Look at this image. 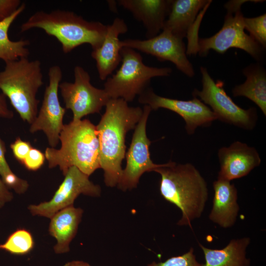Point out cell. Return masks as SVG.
I'll use <instances>...</instances> for the list:
<instances>
[{
    "label": "cell",
    "mask_w": 266,
    "mask_h": 266,
    "mask_svg": "<svg viewBox=\"0 0 266 266\" xmlns=\"http://www.w3.org/2000/svg\"><path fill=\"white\" fill-rule=\"evenodd\" d=\"M250 243L248 237L233 239L220 249L208 248L200 243L205 261L201 266H250V260L246 258Z\"/></svg>",
    "instance_id": "cell-21"
},
{
    "label": "cell",
    "mask_w": 266,
    "mask_h": 266,
    "mask_svg": "<svg viewBox=\"0 0 266 266\" xmlns=\"http://www.w3.org/2000/svg\"><path fill=\"white\" fill-rule=\"evenodd\" d=\"M128 30L125 22L116 18L112 23L107 25L104 38L97 49L92 51V57L96 62L100 78L104 80L112 74L122 60V47L119 36Z\"/></svg>",
    "instance_id": "cell-16"
},
{
    "label": "cell",
    "mask_w": 266,
    "mask_h": 266,
    "mask_svg": "<svg viewBox=\"0 0 266 266\" xmlns=\"http://www.w3.org/2000/svg\"><path fill=\"white\" fill-rule=\"evenodd\" d=\"M48 76V84L45 88L41 106L29 130L31 133L43 131L49 145L51 148H55L60 141V134L64 125L63 118L66 111V108L61 105L58 97L59 85L63 77L60 66H51L49 68Z\"/></svg>",
    "instance_id": "cell-11"
},
{
    "label": "cell",
    "mask_w": 266,
    "mask_h": 266,
    "mask_svg": "<svg viewBox=\"0 0 266 266\" xmlns=\"http://www.w3.org/2000/svg\"><path fill=\"white\" fill-rule=\"evenodd\" d=\"M35 28L55 37L67 54L84 44H90L93 50L99 48L104 38L107 25L87 21L70 11L56 9L35 12L21 25L20 31L23 33Z\"/></svg>",
    "instance_id": "cell-4"
},
{
    "label": "cell",
    "mask_w": 266,
    "mask_h": 266,
    "mask_svg": "<svg viewBox=\"0 0 266 266\" xmlns=\"http://www.w3.org/2000/svg\"><path fill=\"white\" fill-rule=\"evenodd\" d=\"M211 0H172L169 14L164 23L163 30L170 32L176 37L183 39L189 36L199 13L208 7Z\"/></svg>",
    "instance_id": "cell-19"
},
{
    "label": "cell",
    "mask_w": 266,
    "mask_h": 266,
    "mask_svg": "<svg viewBox=\"0 0 266 266\" xmlns=\"http://www.w3.org/2000/svg\"><path fill=\"white\" fill-rule=\"evenodd\" d=\"M218 156L220 170L217 178L230 181L246 176L261 162L254 147L239 141L220 148Z\"/></svg>",
    "instance_id": "cell-15"
},
{
    "label": "cell",
    "mask_w": 266,
    "mask_h": 266,
    "mask_svg": "<svg viewBox=\"0 0 266 266\" xmlns=\"http://www.w3.org/2000/svg\"><path fill=\"white\" fill-rule=\"evenodd\" d=\"M33 246V239L31 233L20 229L11 234L5 243L0 244V249L13 254L23 255L30 252Z\"/></svg>",
    "instance_id": "cell-24"
},
{
    "label": "cell",
    "mask_w": 266,
    "mask_h": 266,
    "mask_svg": "<svg viewBox=\"0 0 266 266\" xmlns=\"http://www.w3.org/2000/svg\"><path fill=\"white\" fill-rule=\"evenodd\" d=\"M138 101L152 110L163 108L178 114L184 119L189 134H193L198 127L208 126L217 120L211 109L196 97L188 100L173 99L160 96L148 88L139 95Z\"/></svg>",
    "instance_id": "cell-14"
},
{
    "label": "cell",
    "mask_w": 266,
    "mask_h": 266,
    "mask_svg": "<svg viewBox=\"0 0 266 266\" xmlns=\"http://www.w3.org/2000/svg\"><path fill=\"white\" fill-rule=\"evenodd\" d=\"M64 176L63 181L49 201L29 206L28 209L33 215L50 219L60 210L73 205L75 199L80 194L93 197L100 196V186L94 184L89 176L76 167H69Z\"/></svg>",
    "instance_id": "cell-12"
},
{
    "label": "cell",
    "mask_w": 266,
    "mask_h": 266,
    "mask_svg": "<svg viewBox=\"0 0 266 266\" xmlns=\"http://www.w3.org/2000/svg\"><path fill=\"white\" fill-rule=\"evenodd\" d=\"M0 194L5 199L6 202L10 201L13 196L8 190V188L5 185L2 180L0 179Z\"/></svg>",
    "instance_id": "cell-32"
},
{
    "label": "cell",
    "mask_w": 266,
    "mask_h": 266,
    "mask_svg": "<svg viewBox=\"0 0 266 266\" xmlns=\"http://www.w3.org/2000/svg\"><path fill=\"white\" fill-rule=\"evenodd\" d=\"M83 213L81 208L71 205L57 212L50 218L49 233L57 241L54 247L56 253L69 251V244L77 233Z\"/></svg>",
    "instance_id": "cell-20"
},
{
    "label": "cell",
    "mask_w": 266,
    "mask_h": 266,
    "mask_svg": "<svg viewBox=\"0 0 266 266\" xmlns=\"http://www.w3.org/2000/svg\"><path fill=\"white\" fill-rule=\"evenodd\" d=\"M161 176L160 191L166 201L180 210V226H191L200 218L208 197L207 183L192 164H176L172 161L164 164L155 170Z\"/></svg>",
    "instance_id": "cell-2"
},
{
    "label": "cell",
    "mask_w": 266,
    "mask_h": 266,
    "mask_svg": "<svg viewBox=\"0 0 266 266\" xmlns=\"http://www.w3.org/2000/svg\"><path fill=\"white\" fill-rule=\"evenodd\" d=\"M120 44L122 47L130 48L153 56L160 61L171 62L189 77L195 75L194 69L187 58L183 39L167 30H163L157 36L145 40H122Z\"/></svg>",
    "instance_id": "cell-13"
},
{
    "label": "cell",
    "mask_w": 266,
    "mask_h": 266,
    "mask_svg": "<svg viewBox=\"0 0 266 266\" xmlns=\"http://www.w3.org/2000/svg\"><path fill=\"white\" fill-rule=\"evenodd\" d=\"M142 114L143 109L129 106L122 99H110L105 105V111L96 129L100 168L108 187H115L119 182L126 153V134L135 128Z\"/></svg>",
    "instance_id": "cell-1"
},
{
    "label": "cell",
    "mask_w": 266,
    "mask_h": 266,
    "mask_svg": "<svg viewBox=\"0 0 266 266\" xmlns=\"http://www.w3.org/2000/svg\"><path fill=\"white\" fill-rule=\"evenodd\" d=\"M196 260L194 250L191 248L186 253L178 256L171 257L164 262H153L147 266H201Z\"/></svg>",
    "instance_id": "cell-27"
},
{
    "label": "cell",
    "mask_w": 266,
    "mask_h": 266,
    "mask_svg": "<svg viewBox=\"0 0 266 266\" xmlns=\"http://www.w3.org/2000/svg\"><path fill=\"white\" fill-rule=\"evenodd\" d=\"M248 1L256 3L264 0H232L226 2L224 7L227 13L222 27L212 36L198 38L196 54L198 53L200 56L204 57L210 50L224 54L230 48H236L245 51L258 62L262 61L265 49L244 32V17L241 8Z\"/></svg>",
    "instance_id": "cell-6"
},
{
    "label": "cell",
    "mask_w": 266,
    "mask_h": 266,
    "mask_svg": "<svg viewBox=\"0 0 266 266\" xmlns=\"http://www.w3.org/2000/svg\"><path fill=\"white\" fill-rule=\"evenodd\" d=\"M22 3L20 0H0V22L13 14Z\"/></svg>",
    "instance_id": "cell-30"
},
{
    "label": "cell",
    "mask_w": 266,
    "mask_h": 266,
    "mask_svg": "<svg viewBox=\"0 0 266 266\" xmlns=\"http://www.w3.org/2000/svg\"><path fill=\"white\" fill-rule=\"evenodd\" d=\"M245 81L236 85L232 89L234 97H245L253 101L266 115V71L258 62L252 64L243 69Z\"/></svg>",
    "instance_id": "cell-22"
},
{
    "label": "cell",
    "mask_w": 266,
    "mask_h": 266,
    "mask_svg": "<svg viewBox=\"0 0 266 266\" xmlns=\"http://www.w3.org/2000/svg\"><path fill=\"white\" fill-rule=\"evenodd\" d=\"M59 149L47 147L44 155L50 168L59 166L64 175L74 166L88 176L100 168L96 126L89 120H72L60 133Z\"/></svg>",
    "instance_id": "cell-3"
},
{
    "label": "cell",
    "mask_w": 266,
    "mask_h": 266,
    "mask_svg": "<svg viewBox=\"0 0 266 266\" xmlns=\"http://www.w3.org/2000/svg\"><path fill=\"white\" fill-rule=\"evenodd\" d=\"M32 147L30 142L24 141L19 137L10 144V148L14 157L22 165Z\"/></svg>",
    "instance_id": "cell-29"
},
{
    "label": "cell",
    "mask_w": 266,
    "mask_h": 266,
    "mask_svg": "<svg viewBox=\"0 0 266 266\" xmlns=\"http://www.w3.org/2000/svg\"><path fill=\"white\" fill-rule=\"evenodd\" d=\"M244 29L264 49L266 47V14L260 16L243 18Z\"/></svg>",
    "instance_id": "cell-26"
},
{
    "label": "cell",
    "mask_w": 266,
    "mask_h": 266,
    "mask_svg": "<svg viewBox=\"0 0 266 266\" xmlns=\"http://www.w3.org/2000/svg\"><path fill=\"white\" fill-rule=\"evenodd\" d=\"M73 83H60L59 89L66 109L73 113V121H79L85 116L99 113L110 98L103 89L96 88L91 83L89 73L82 66L74 68Z\"/></svg>",
    "instance_id": "cell-9"
},
{
    "label": "cell",
    "mask_w": 266,
    "mask_h": 266,
    "mask_svg": "<svg viewBox=\"0 0 266 266\" xmlns=\"http://www.w3.org/2000/svg\"><path fill=\"white\" fill-rule=\"evenodd\" d=\"M43 84L41 63L37 60L24 57L7 62L0 71V90L21 119L30 125L37 115L39 100L36 96Z\"/></svg>",
    "instance_id": "cell-5"
},
{
    "label": "cell",
    "mask_w": 266,
    "mask_h": 266,
    "mask_svg": "<svg viewBox=\"0 0 266 266\" xmlns=\"http://www.w3.org/2000/svg\"><path fill=\"white\" fill-rule=\"evenodd\" d=\"M45 160L44 153L38 149L32 147L22 165L29 170L36 171L42 166Z\"/></svg>",
    "instance_id": "cell-28"
},
{
    "label": "cell",
    "mask_w": 266,
    "mask_h": 266,
    "mask_svg": "<svg viewBox=\"0 0 266 266\" xmlns=\"http://www.w3.org/2000/svg\"><path fill=\"white\" fill-rule=\"evenodd\" d=\"M152 110L150 107L144 105L143 114L134 128L130 146L126 153L127 164L117 185L123 191L136 188L141 175L146 172L155 171L164 164H156L150 157L149 146L151 141L146 134V124Z\"/></svg>",
    "instance_id": "cell-10"
},
{
    "label": "cell",
    "mask_w": 266,
    "mask_h": 266,
    "mask_svg": "<svg viewBox=\"0 0 266 266\" xmlns=\"http://www.w3.org/2000/svg\"><path fill=\"white\" fill-rule=\"evenodd\" d=\"M6 147L0 137V175L2 181L8 188L13 189L16 193L23 194L28 187V182L15 175L11 170L5 159Z\"/></svg>",
    "instance_id": "cell-25"
},
{
    "label": "cell",
    "mask_w": 266,
    "mask_h": 266,
    "mask_svg": "<svg viewBox=\"0 0 266 266\" xmlns=\"http://www.w3.org/2000/svg\"><path fill=\"white\" fill-rule=\"evenodd\" d=\"M121 54V66L115 74L106 78L104 85V90L110 99L132 101L137 95L146 90L152 78L168 76L172 72L170 67L146 66L141 55L133 49L122 47Z\"/></svg>",
    "instance_id": "cell-7"
},
{
    "label": "cell",
    "mask_w": 266,
    "mask_h": 266,
    "mask_svg": "<svg viewBox=\"0 0 266 266\" xmlns=\"http://www.w3.org/2000/svg\"><path fill=\"white\" fill-rule=\"evenodd\" d=\"M0 116L8 119L13 117L12 111L8 107L6 97L2 93H0Z\"/></svg>",
    "instance_id": "cell-31"
},
{
    "label": "cell",
    "mask_w": 266,
    "mask_h": 266,
    "mask_svg": "<svg viewBox=\"0 0 266 266\" xmlns=\"http://www.w3.org/2000/svg\"><path fill=\"white\" fill-rule=\"evenodd\" d=\"M202 89H195L194 97L202 101L215 114L217 120L246 130H252L258 119L257 110L251 107L244 109L237 105L224 90L221 80L215 81L206 67L201 66Z\"/></svg>",
    "instance_id": "cell-8"
},
{
    "label": "cell",
    "mask_w": 266,
    "mask_h": 266,
    "mask_svg": "<svg viewBox=\"0 0 266 266\" xmlns=\"http://www.w3.org/2000/svg\"><path fill=\"white\" fill-rule=\"evenodd\" d=\"M63 266H91L88 263L82 261H72L65 264Z\"/></svg>",
    "instance_id": "cell-33"
},
{
    "label": "cell",
    "mask_w": 266,
    "mask_h": 266,
    "mask_svg": "<svg viewBox=\"0 0 266 266\" xmlns=\"http://www.w3.org/2000/svg\"><path fill=\"white\" fill-rule=\"evenodd\" d=\"M214 197L209 219L223 228L233 227L237 219L239 206L237 191L231 181L217 178L213 183Z\"/></svg>",
    "instance_id": "cell-18"
},
{
    "label": "cell",
    "mask_w": 266,
    "mask_h": 266,
    "mask_svg": "<svg viewBox=\"0 0 266 266\" xmlns=\"http://www.w3.org/2000/svg\"><path fill=\"white\" fill-rule=\"evenodd\" d=\"M118 3L141 22L147 39L159 34L169 14L172 0H119Z\"/></svg>",
    "instance_id": "cell-17"
},
{
    "label": "cell",
    "mask_w": 266,
    "mask_h": 266,
    "mask_svg": "<svg viewBox=\"0 0 266 266\" xmlns=\"http://www.w3.org/2000/svg\"><path fill=\"white\" fill-rule=\"evenodd\" d=\"M6 201L5 199L0 194V208L1 207Z\"/></svg>",
    "instance_id": "cell-34"
},
{
    "label": "cell",
    "mask_w": 266,
    "mask_h": 266,
    "mask_svg": "<svg viewBox=\"0 0 266 266\" xmlns=\"http://www.w3.org/2000/svg\"><path fill=\"white\" fill-rule=\"evenodd\" d=\"M25 8L26 5L23 2L13 14L0 22V59L2 60L4 63L21 58H28L30 54L28 47L30 44L29 40L13 41L9 39L8 34L11 25Z\"/></svg>",
    "instance_id": "cell-23"
}]
</instances>
